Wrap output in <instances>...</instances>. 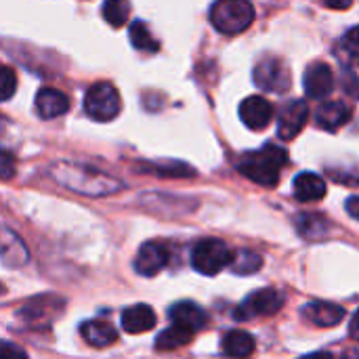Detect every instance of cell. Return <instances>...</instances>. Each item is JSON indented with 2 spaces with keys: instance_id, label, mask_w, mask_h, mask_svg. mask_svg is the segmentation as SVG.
Instances as JSON below:
<instances>
[{
  "instance_id": "obj_12",
  "label": "cell",
  "mask_w": 359,
  "mask_h": 359,
  "mask_svg": "<svg viewBox=\"0 0 359 359\" xmlns=\"http://www.w3.org/2000/svg\"><path fill=\"white\" fill-rule=\"evenodd\" d=\"M168 318H170L172 324L185 326V328H189L194 332L202 330L206 326V322H208L206 311L200 305L191 303V301H181V303L172 305L170 311H168Z\"/></svg>"
},
{
  "instance_id": "obj_20",
  "label": "cell",
  "mask_w": 359,
  "mask_h": 359,
  "mask_svg": "<svg viewBox=\"0 0 359 359\" xmlns=\"http://www.w3.org/2000/svg\"><path fill=\"white\" fill-rule=\"evenodd\" d=\"M194 334H196L194 330H189L185 326H179V324H172L170 328H166L156 339V349H160V351H172V349L185 347L194 339Z\"/></svg>"
},
{
  "instance_id": "obj_13",
  "label": "cell",
  "mask_w": 359,
  "mask_h": 359,
  "mask_svg": "<svg viewBox=\"0 0 359 359\" xmlns=\"http://www.w3.org/2000/svg\"><path fill=\"white\" fill-rule=\"evenodd\" d=\"M351 107L343 101H328L324 105L318 107L316 111V122L320 124V128L324 130H339L341 126H345L351 120Z\"/></svg>"
},
{
  "instance_id": "obj_18",
  "label": "cell",
  "mask_w": 359,
  "mask_h": 359,
  "mask_svg": "<svg viewBox=\"0 0 359 359\" xmlns=\"http://www.w3.org/2000/svg\"><path fill=\"white\" fill-rule=\"evenodd\" d=\"M82 337L86 339V343L90 347H111L118 341V330L109 324V322H101V320H90L86 324H82Z\"/></svg>"
},
{
  "instance_id": "obj_9",
  "label": "cell",
  "mask_w": 359,
  "mask_h": 359,
  "mask_svg": "<svg viewBox=\"0 0 359 359\" xmlns=\"http://www.w3.org/2000/svg\"><path fill=\"white\" fill-rule=\"evenodd\" d=\"M170 252L162 242H145L135 259V271L139 276H156L158 271H162L168 265Z\"/></svg>"
},
{
  "instance_id": "obj_15",
  "label": "cell",
  "mask_w": 359,
  "mask_h": 359,
  "mask_svg": "<svg viewBox=\"0 0 359 359\" xmlns=\"http://www.w3.org/2000/svg\"><path fill=\"white\" fill-rule=\"evenodd\" d=\"M67 109H69V99L57 88H40V93L36 95V111L44 120L59 118Z\"/></svg>"
},
{
  "instance_id": "obj_4",
  "label": "cell",
  "mask_w": 359,
  "mask_h": 359,
  "mask_svg": "<svg viewBox=\"0 0 359 359\" xmlns=\"http://www.w3.org/2000/svg\"><path fill=\"white\" fill-rule=\"evenodd\" d=\"M231 259H233V252L229 250V246L217 238L198 242L191 252V265L202 276H217L227 265H231Z\"/></svg>"
},
{
  "instance_id": "obj_19",
  "label": "cell",
  "mask_w": 359,
  "mask_h": 359,
  "mask_svg": "<svg viewBox=\"0 0 359 359\" xmlns=\"http://www.w3.org/2000/svg\"><path fill=\"white\" fill-rule=\"evenodd\" d=\"M255 337L244 330H231L223 339V351L231 358H248L255 353Z\"/></svg>"
},
{
  "instance_id": "obj_27",
  "label": "cell",
  "mask_w": 359,
  "mask_h": 359,
  "mask_svg": "<svg viewBox=\"0 0 359 359\" xmlns=\"http://www.w3.org/2000/svg\"><path fill=\"white\" fill-rule=\"evenodd\" d=\"M15 175V158L11 151L0 149V179H11Z\"/></svg>"
},
{
  "instance_id": "obj_10",
  "label": "cell",
  "mask_w": 359,
  "mask_h": 359,
  "mask_svg": "<svg viewBox=\"0 0 359 359\" xmlns=\"http://www.w3.org/2000/svg\"><path fill=\"white\" fill-rule=\"evenodd\" d=\"M303 86H305V93L311 97V99H324L332 93L334 88V74L330 69L328 63H313L307 72H305V78H303Z\"/></svg>"
},
{
  "instance_id": "obj_17",
  "label": "cell",
  "mask_w": 359,
  "mask_h": 359,
  "mask_svg": "<svg viewBox=\"0 0 359 359\" xmlns=\"http://www.w3.org/2000/svg\"><path fill=\"white\" fill-rule=\"evenodd\" d=\"M120 322L128 334H141L156 326V313L149 305H135V307L124 309Z\"/></svg>"
},
{
  "instance_id": "obj_2",
  "label": "cell",
  "mask_w": 359,
  "mask_h": 359,
  "mask_svg": "<svg viewBox=\"0 0 359 359\" xmlns=\"http://www.w3.org/2000/svg\"><path fill=\"white\" fill-rule=\"evenodd\" d=\"M63 168H65V172L63 175L55 172V179L61 185H65V187H69V189H74L78 194L105 196V194H114L116 189L122 187L120 181L109 179L103 172L90 170L86 166H67V164H63Z\"/></svg>"
},
{
  "instance_id": "obj_16",
  "label": "cell",
  "mask_w": 359,
  "mask_h": 359,
  "mask_svg": "<svg viewBox=\"0 0 359 359\" xmlns=\"http://www.w3.org/2000/svg\"><path fill=\"white\" fill-rule=\"evenodd\" d=\"M326 196V181L316 172H301L294 179V198L303 204L320 202Z\"/></svg>"
},
{
  "instance_id": "obj_14",
  "label": "cell",
  "mask_w": 359,
  "mask_h": 359,
  "mask_svg": "<svg viewBox=\"0 0 359 359\" xmlns=\"http://www.w3.org/2000/svg\"><path fill=\"white\" fill-rule=\"evenodd\" d=\"M303 313L311 324H316L320 328H332V326L341 324L345 318V309L341 305L326 303V301H316V303L305 305Z\"/></svg>"
},
{
  "instance_id": "obj_23",
  "label": "cell",
  "mask_w": 359,
  "mask_h": 359,
  "mask_svg": "<svg viewBox=\"0 0 359 359\" xmlns=\"http://www.w3.org/2000/svg\"><path fill=\"white\" fill-rule=\"evenodd\" d=\"M263 267V259L257 255V252H250V250H242L238 252L233 259H231V269L236 273H244V276H250L255 271H259Z\"/></svg>"
},
{
  "instance_id": "obj_29",
  "label": "cell",
  "mask_w": 359,
  "mask_h": 359,
  "mask_svg": "<svg viewBox=\"0 0 359 359\" xmlns=\"http://www.w3.org/2000/svg\"><path fill=\"white\" fill-rule=\"evenodd\" d=\"M345 208H347L349 217H353L355 221H359V196H351V198L347 200Z\"/></svg>"
},
{
  "instance_id": "obj_28",
  "label": "cell",
  "mask_w": 359,
  "mask_h": 359,
  "mask_svg": "<svg viewBox=\"0 0 359 359\" xmlns=\"http://www.w3.org/2000/svg\"><path fill=\"white\" fill-rule=\"evenodd\" d=\"M0 358H25V351L21 347L13 345V343L2 341L0 343Z\"/></svg>"
},
{
  "instance_id": "obj_25",
  "label": "cell",
  "mask_w": 359,
  "mask_h": 359,
  "mask_svg": "<svg viewBox=\"0 0 359 359\" xmlns=\"http://www.w3.org/2000/svg\"><path fill=\"white\" fill-rule=\"evenodd\" d=\"M17 90V76L11 67L0 65V101H8Z\"/></svg>"
},
{
  "instance_id": "obj_3",
  "label": "cell",
  "mask_w": 359,
  "mask_h": 359,
  "mask_svg": "<svg viewBox=\"0 0 359 359\" xmlns=\"http://www.w3.org/2000/svg\"><path fill=\"white\" fill-rule=\"evenodd\" d=\"M210 21L221 34L236 36L255 21V6L250 0H217L210 8Z\"/></svg>"
},
{
  "instance_id": "obj_24",
  "label": "cell",
  "mask_w": 359,
  "mask_h": 359,
  "mask_svg": "<svg viewBox=\"0 0 359 359\" xmlns=\"http://www.w3.org/2000/svg\"><path fill=\"white\" fill-rule=\"evenodd\" d=\"M299 231H301V236L311 238V240L322 238L328 231V221L318 215H303L299 219Z\"/></svg>"
},
{
  "instance_id": "obj_1",
  "label": "cell",
  "mask_w": 359,
  "mask_h": 359,
  "mask_svg": "<svg viewBox=\"0 0 359 359\" xmlns=\"http://www.w3.org/2000/svg\"><path fill=\"white\" fill-rule=\"evenodd\" d=\"M286 162H288V151L280 145L267 143L263 149L246 154L238 162V170L246 179H250L263 187H276Z\"/></svg>"
},
{
  "instance_id": "obj_31",
  "label": "cell",
  "mask_w": 359,
  "mask_h": 359,
  "mask_svg": "<svg viewBox=\"0 0 359 359\" xmlns=\"http://www.w3.org/2000/svg\"><path fill=\"white\" fill-rule=\"evenodd\" d=\"M349 334H351V339L359 341V309L355 311V316L351 318V324H349Z\"/></svg>"
},
{
  "instance_id": "obj_5",
  "label": "cell",
  "mask_w": 359,
  "mask_h": 359,
  "mask_svg": "<svg viewBox=\"0 0 359 359\" xmlns=\"http://www.w3.org/2000/svg\"><path fill=\"white\" fill-rule=\"evenodd\" d=\"M84 111L97 122H109L120 114V95L114 84L97 82L86 90Z\"/></svg>"
},
{
  "instance_id": "obj_6",
  "label": "cell",
  "mask_w": 359,
  "mask_h": 359,
  "mask_svg": "<svg viewBox=\"0 0 359 359\" xmlns=\"http://www.w3.org/2000/svg\"><path fill=\"white\" fill-rule=\"evenodd\" d=\"M286 303L284 292L276 288H263L252 292L236 311V320H252V318H263V316H276Z\"/></svg>"
},
{
  "instance_id": "obj_11",
  "label": "cell",
  "mask_w": 359,
  "mask_h": 359,
  "mask_svg": "<svg viewBox=\"0 0 359 359\" xmlns=\"http://www.w3.org/2000/svg\"><path fill=\"white\" fill-rule=\"evenodd\" d=\"M240 118L248 128L263 130V128H267V124L273 118V105L263 97H257V95L248 97L240 105Z\"/></svg>"
},
{
  "instance_id": "obj_22",
  "label": "cell",
  "mask_w": 359,
  "mask_h": 359,
  "mask_svg": "<svg viewBox=\"0 0 359 359\" xmlns=\"http://www.w3.org/2000/svg\"><path fill=\"white\" fill-rule=\"evenodd\" d=\"M130 42H133L135 48L145 50V53L158 50V42H156V38L151 36V32L145 27L143 21H135V23L130 25Z\"/></svg>"
},
{
  "instance_id": "obj_7",
  "label": "cell",
  "mask_w": 359,
  "mask_h": 359,
  "mask_svg": "<svg viewBox=\"0 0 359 359\" xmlns=\"http://www.w3.org/2000/svg\"><path fill=\"white\" fill-rule=\"evenodd\" d=\"M255 84L267 93H286L292 84L290 69L286 67L284 61H280L276 57L263 59L255 67Z\"/></svg>"
},
{
  "instance_id": "obj_26",
  "label": "cell",
  "mask_w": 359,
  "mask_h": 359,
  "mask_svg": "<svg viewBox=\"0 0 359 359\" xmlns=\"http://www.w3.org/2000/svg\"><path fill=\"white\" fill-rule=\"evenodd\" d=\"M343 46H345V50H347L351 57L359 59V25L351 27V29L345 34V38H343Z\"/></svg>"
},
{
  "instance_id": "obj_8",
  "label": "cell",
  "mask_w": 359,
  "mask_h": 359,
  "mask_svg": "<svg viewBox=\"0 0 359 359\" xmlns=\"http://www.w3.org/2000/svg\"><path fill=\"white\" fill-rule=\"evenodd\" d=\"M307 118H309V107L303 99L286 103L278 118V137L282 141L294 139L307 124Z\"/></svg>"
},
{
  "instance_id": "obj_30",
  "label": "cell",
  "mask_w": 359,
  "mask_h": 359,
  "mask_svg": "<svg viewBox=\"0 0 359 359\" xmlns=\"http://www.w3.org/2000/svg\"><path fill=\"white\" fill-rule=\"evenodd\" d=\"M326 6H330V8H339V11H343V8H349L351 4H353V0H322Z\"/></svg>"
},
{
  "instance_id": "obj_21",
  "label": "cell",
  "mask_w": 359,
  "mask_h": 359,
  "mask_svg": "<svg viewBox=\"0 0 359 359\" xmlns=\"http://www.w3.org/2000/svg\"><path fill=\"white\" fill-rule=\"evenodd\" d=\"M130 2L128 0H105L103 2V19L111 27H122L128 21Z\"/></svg>"
}]
</instances>
